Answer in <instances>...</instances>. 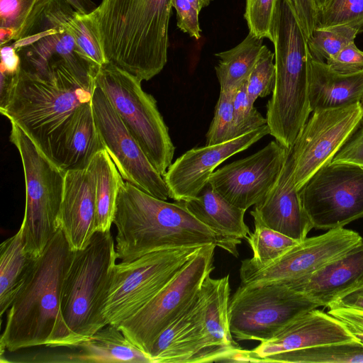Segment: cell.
I'll use <instances>...</instances> for the list:
<instances>
[{"instance_id": "cell-1", "label": "cell", "mask_w": 363, "mask_h": 363, "mask_svg": "<svg viewBox=\"0 0 363 363\" xmlns=\"http://www.w3.org/2000/svg\"><path fill=\"white\" fill-rule=\"evenodd\" d=\"M95 85L62 61L51 65L44 75L21 68L0 112L58 165L66 135L79 111L91 101Z\"/></svg>"}, {"instance_id": "cell-2", "label": "cell", "mask_w": 363, "mask_h": 363, "mask_svg": "<svg viewBox=\"0 0 363 363\" xmlns=\"http://www.w3.org/2000/svg\"><path fill=\"white\" fill-rule=\"evenodd\" d=\"M113 224L117 258L130 262L167 249L213 244L238 257V251L199 221L183 201L167 202L123 181Z\"/></svg>"}, {"instance_id": "cell-3", "label": "cell", "mask_w": 363, "mask_h": 363, "mask_svg": "<svg viewBox=\"0 0 363 363\" xmlns=\"http://www.w3.org/2000/svg\"><path fill=\"white\" fill-rule=\"evenodd\" d=\"M172 0H102L89 13L108 62L141 82L167 62Z\"/></svg>"}, {"instance_id": "cell-4", "label": "cell", "mask_w": 363, "mask_h": 363, "mask_svg": "<svg viewBox=\"0 0 363 363\" xmlns=\"http://www.w3.org/2000/svg\"><path fill=\"white\" fill-rule=\"evenodd\" d=\"M72 250L59 228L8 309L0 338L1 354L36 346L63 347L65 330L60 313L61 289Z\"/></svg>"}, {"instance_id": "cell-5", "label": "cell", "mask_w": 363, "mask_h": 363, "mask_svg": "<svg viewBox=\"0 0 363 363\" xmlns=\"http://www.w3.org/2000/svg\"><path fill=\"white\" fill-rule=\"evenodd\" d=\"M272 36L276 81L267 105V125L275 140L289 149L311 110L307 40L288 0H277Z\"/></svg>"}, {"instance_id": "cell-6", "label": "cell", "mask_w": 363, "mask_h": 363, "mask_svg": "<svg viewBox=\"0 0 363 363\" xmlns=\"http://www.w3.org/2000/svg\"><path fill=\"white\" fill-rule=\"evenodd\" d=\"M117 259L110 230L96 231L86 247L72 250L61 289L62 347L76 345L107 325L100 312L101 297Z\"/></svg>"}, {"instance_id": "cell-7", "label": "cell", "mask_w": 363, "mask_h": 363, "mask_svg": "<svg viewBox=\"0 0 363 363\" xmlns=\"http://www.w3.org/2000/svg\"><path fill=\"white\" fill-rule=\"evenodd\" d=\"M10 140L20 154L25 177L21 239L28 255L38 258L60 228L58 216L66 172L14 123H11Z\"/></svg>"}, {"instance_id": "cell-8", "label": "cell", "mask_w": 363, "mask_h": 363, "mask_svg": "<svg viewBox=\"0 0 363 363\" xmlns=\"http://www.w3.org/2000/svg\"><path fill=\"white\" fill-rule=\"evenodd\" d=\"M141 81L115 65L100 67L95 84L105 93L125 127L163 177L172 163L175 147L155 99Z\"/></svg>"}, {"instance_id": "cell-9", "label": "cell", "mask_w": 363, "mask_h": 363, "mask_svg": "<svg viewBox=\"0 0 363 363\" xmlns=\"http://www.w3.org/2000/svg\"><path fill=\"white\" fill-rule=\"evenodd\" d=\"M201 246L162 250L116 264L102 294L100 312L118 326L154 297Z\"/></svg>"}, {"instance_id": "cell-10", "label": "cell", "mask_w": 363, "mask_h": 363, "mask_svg": "<svg viewBox=\"0 0 363 363\" xmlns=\"http://www.w3.org/2000/svg\"><path fill=\"white\" fill-rule=\"evenodd\" d=\"M320 306L282 282L240 284L230 299V329L238 340L264 342Z\"/></svg>"}, {"instance_id": "cell-11", "label": "cell", "mask_w": 363, "mask_h": 363, "mask_svg": "<svg viewBox=\"0 0 363 363\" xmlns=\"http://www.w3.org/2000/svg\"><path fill=\"white\" fill-rule=\"evenodd\" d=\"M216 247L213 244L201 246L154 297L118 326L147 356L156 338L194 298L211 275L214 269Z\"/></svg>"}, {"instance_id": "cell-12", "label": "cell", "mask_w": 363, "mask_h": 363, "mask_svg": "<svg viewBox=\"0 0 363 363\" xmlns=\"http://www.w3.org/2000/svg\"><path fill=\"white\" fill-rule=\"evenodd\" d=\"M74 11L65 0H49L27 35L11 44L23 69L44 75L51 65L62 61L79 78L95 82L99 67L86 58L67 27Z\"/></svg>"}, {"instance_id": "cell-13", "label": "cell", "mask_w": 363, "mask_h": 363, "mask_svg": "<svg viewBox=\"0 0 363 363\" xmlns=\"http://www.w3.org/2000/svg\"><path fill=\"white\" fill-rule=\"evenodd\" d=\"M312 113L287 152L288 179L298 191L332 161L363 120L361 102Z\"/></svg>"}, {"instance_id": "cell-14", "label": "cell", "mask_w": 363, "mask_h": 363, "mask_svg": "<svg viewBox=\"0 0 363 363\" xmlns=\"http://www.w3.org/2000/svg\"><path fill=\"white\" fill-rule=\"evenodd\" d=\"M313 228H342L363 217V167L330 162L300 189Z\"/></svg>"}, {"instance_id": "cell-15", "label": "cell", "mask_w": 363, "mask_h": 363, "mask_svg": "<svg viewBox=\"0 0 363 363\" xmlns=\"http://www.w3.org/2000/svg\"><path fill=\"white\" fill-rule=\"evenodd\" d=\"M91 106L105 150L123 180L154 197L167 201L169 194L163 177L151 164L104 91L96 84Z\"/></svg>"}, {"instance_id": "cell-16", "label": "cell", "mask_w": 363, "mask_h": 363, "mask_svg": "<svg viewBox=\"0 0 363 363\" xmlns=\"http://www.w3.org/2000/svg\"><path fill=\"white\" fill-rule=\"evenodd\" d=\"M362 240L358 233L343 227L306 238L268 265L241 264V284L287 283L307 277Z\"/></svg>"}, {"instance_id": "cell-17", "label": "cell", "mask_w": 363, "mask_h": 363, "mask_svg": "<svg viewBox=\"0 0 363 363\" xmlns=\"http://www.w3.org/2000/svg\"><path fill=\"white\" fill-rule=\"evenodd\" d=\"M287 152L288 149L272 140L255 153L214 171L208 182L230 203L247 211L273 187Z\"/></svg>"}, {"instance_id": "cell-18", "label": "cell", "mask_w": 363, "mask_h": 363, "mask_svg": "<svg viewBox=\"0 0 363 363\" xmlns=\"http://www.w3.org/2000/svg\"><path fill=\"white\" fill-rule=\"evenodd\" d=\"M268 134L269 127L264 125L233 140L186 151L171 164L163 176L169 198L186 201L196 197L219 164Z\"/></svg>"}, {"instance_id": "cell-19", "label": "cell", "mask_w": 363, "mask_h": 363, "mask_svg": "<svg viewBox=\"0 0 363 363\" xmlns=\"http://www.w3.org/2000/svg\"><path fill=\"white\" fill-rule=\"evenodd\" d=\"M356 340L341 321L315 308L297 316L253 350L242 349V360L260 362L264 357L280 352Z\"/></svg>"}, {"instance_id": "cell-20", "label": "cell", "mask_w": 363, "mask_h": 363, "mask_svg": "<svg viewBox=\"0 0 363 363\" xmlns=\"http://www.w3.org/2000/svg\"><path fill=\"white\" fill-rule=\"evenodd\" d=\"M203 310V297L199 289L155 340L149 353L152 363L210 362Z\"/></svg>"}, {"instance_id": "cell-21", "label": "cell", "mask_w": 363, "mask_h": 363, "mask_svg": "<svg viewBox=\"0 0 363 363\" xmlns=\"http://www.w3.org/2000/svg\"><path fill=\"white\" fill-rule=\"evenodd\" d=\"M284 284L328 308L363 286V240L313 274Z\"/></svg>"}, {"instance_id": "cell-22", "label": "cell", "mask_w": 363, "mask_h": 363, "mask_svg": "<svg viewBox=\"0 0 363 363\" xmlns=\"http://www.w3.org/2000/svg\"><path fill=\"white\" fill-rule=\"evenodd\" d=\"M58 223L72 250L86 247L96 233L95 186L87 169L66 171Z\"/></svg>"}, {"instance_id": "cell-23", "label": "cell", "mask_w": 363, "mask_h": 363, "mask_svg": "<svg viewBox=\"0 0 363 363\" xmlns=\"http://www.w3.org/2000/svg\"><path fill=\"white\" fill-rule=\"evenodd\" d=\"M288 176L289 167L284 162L276 183L255 205L250 214L254 223L301 242L307 238L313 225L303 208L300 191L294 187Z\"/></svg>"}, {"instance_id": "cell-24", "label": "cell", "mask_w": 363, "mask_h": 363, "mask_svg": "<svg viewBox=\"0 0 363 363\" xmlns=\"http://www.w3.org/2000/svg\"><path fill=\"white\" fill-rule=\"evenodd\" d=\"M200 289L204 301L203 320L210 362H228L241 349L230 329L229 275L219 279L209 275Z\"/></svg>"}, {"instance_id": "cell-25", "label": "cell", "mask_w": 363, "mask_h": 363, "mask_svg": "<svg viewBox=\"0 0 363 363\" xmlns=\"http://www.w3.org/2000/svg\"><path fill=\"white\" fill-rule=\"evenodd\" d=\"M308 98L311 112L350 106L363 98V69L352 74L333 70L308 50Z\"/></svg>"}, {"instance_id": "cell-26", "label": "cell", "mask_w": 363, "mask_h": 363, "mask_svg": "<svg viewBox=\"0 0 363 363\" xmlns=\"http://www.w3.org/2000/svg\"><path fill=\"white\" fill-rule=\"evenodd\" d=\"M72 352L51 354L49 362L152 363L117 326L108 324L86 340L68 347Z\"/></svg>"}, {"instance_id": "cell-27", "label": "cell", "mask_w": 363, "mask_h": 363, "mask_svg": "<svg viewBox=\"0 0 363 363\" xmlns=\"http://www.w3.org/2000/svg\"><path fill=\"white\" fill-rule=\"evenodd\" d=\"M199 221L238 251L242 239L250 231L244 220L245 210L226 200L208 182L194 198L183 201Z\"/></svg>"}, {"instance_id": "cell-28", "label": "cell", "mask_w": 363, "mask_h": 363, "mask_svg": "<svg viewBox=\"0 0 363 363\" xmlns=\"http://www.w3.org/2000/svg\"><path fill=\"white\" fill-rule=\"evenodd\" d=\"M105 150L97 129L91 101L78 113L60 152L58 165L63 170L86 169L94 155Z\"/></svg>"}, {"instance_id": "cell-29", "label": "cell", "mask_w": 363, "mask_h": 363, "mask_svg": "<svg viewBox=\"0 0 363 363\" xmlns=\"http://www.w3.org/2000/svg\"><path fill=\"white\" fill-rule=\"evenodd\" d=\"M86 169L94 182L96 232L110 230L117 196L124 180L106 150L97 152Z\"/></svg>"}, {"instance_id": "cell-30", "label": "cell", "mask_w": 363, "mask_h": 363, "mask_svg": "<svg viewBox=\"0 0 363 363\" xmlns=\"http://www.w3.org/2000/svg\"><path fill=\"white\" fill-rule=\"evenodd\" d=\"M0 313L10 308L23 285L35 258L26 252L20 230L0 246Z\"/></svg>"}, {"instance_id": "cell-31", "label": "cell", "mask_w": 363, "mask_h": 363, "mask_svg": "<svg viewBox=\"0 0 363 363\" xmlns=\"http://www.w3.org/2000/svg\"><path fill=\"white\" fill-rule=\"evenodd\" d=\"M263 45L262 39L249 32L235 47L215 54L219 59L215 71L220 91H234L247 81Z\"/></svg>"}, {"instance_id": "cell-32", "label": "cell", "mask_w": 363, "mask_h": 363, "mask_svg": "<svg viewBox=\"0 0 363 363\" xmlns=\"http://www.w3.org/2000/svg\"><path fill=\"white\" fill-rule=\"evenodd\" d=\"M260 362L363 363V341L358 339L280 352L264 357Z\"/></svg>"}, {"instance_id": "cell-33", "label": "cell", "mask_w": 363, "mask_h": 363, "mask_svg": "<svg viewBox=\"0 0 363 363\" xmlns=\"http://www.w3.org/2000/svg\"><path fill=\"white\" fill-rule=\"evenodd\" d=\"M49 0H0V45L29 33Z\"/></svg>"}, {"instance_id": "cell-34", "label": "cell", "mask_w": 363, "mask_h": 363, "mask_svg": "<svg viewBox=\"0 0 363 363\" xmlns=\"http://www.w3.org/2000/svg\"><path fill=\"white\" fill-rule=\"evenodd\" d=\"M255 223V230L247 238L253 256L242 261L250 267H262L273 262L298 242L263 225Z\"/></svg>"}, {"instance_id": "cell-35", "label": "cell", "mask_w": 363, "mask_h": 363, "mask_svg": "<svg viewBox=\"0 0 363 363\" xmlns=\"http://www.w3.org/2000/svg\"><path fill=\"white\" fill-rule=\"evenodd\" d=\"M358 34L359 30L346 25L316 26L307 39L308 50L314 58L327 62L354 42Z\"/></svg>"}, {"instance_id": "cell-36", "label": "cell", "mask_w": 363, "mask_h": 363, "mask_svg": "<svg viewBox=\"0 0 363 363\" xmlns=\"http://www.w3.org/2000/svg\"><path fill=\"white\" fill-rule=\"evenodd\" d=\"M67 27L86 58L97 67L108 62L96 27L89 13L74 11Z\"/></svg>"}, {"instance_id": "cell-37", "label": "cell", "mask_w": 363, "mask_h": 363, "mask_svg": "<svg viewBox=\"0 0 363 363\" xmlns=\"http://www.w3.org/2000/svg\"><path fill=\"white\" fill-rule=\"evenodd\" d=\"M234 91H220L214 116L206 133V145L220 144L238 137L233 114Z\"/></svg>"}, {"instance_id": "cell-38", "label": "cell", "mask_w": 363, "mask_h": 363, "mask_svg": "<svg viewBox=\"0 0 363 363\" xmlns=\"http://www.w3.org/2000/svg\"><path fill=\"white\" fill-rule=\"evenodd\" d=\"M346 25L359 30L363 27V0H330L320 11L316 26Z\"/></svg>"}, {"instance_id": "cell-39", "label": "cell", "mask_w": 363, "mask_h": 363, "mask_svg": "<svg viewBox=\"0 0 363 363\" xmlns=\"http://www.w3.org/2000/svg\"><path fill=\"white\" fill-rule=\"evenodd\" d=\"M274 53L263 45L257 63L246 84L247 94L254 104L258 97L272 94L276 81Z\"/></svg>"}, {"instance_id": "cell-40", "label": "cell", "mask_w": 363, "mask_h": 363, "mask_svg": "<svg viewBox=\"0 0 363 363\" xmlns=\"http://www.w3.org/2000/svg\"><path fill=\"white\" fill-rule=\"evenodd\" d=\"M277 0H246L244 18L249 32L272 42V24Z\"/></svg>"}, {"instance_id": "cell-41", "label": "cell", "mask_w": 363, "mask_h": 363, "mask_svg": "<svg viewBox=\"0 0 363 363\" xmlns=\"http://www.w3.org/2000/svg\"><path fill=\"white\" fill-rule=\"evenodd\" d=\"M247 82L233 94V114L238 136L240 137L267 125V118L254 107L247 94Z\"/></svg>"}, {"instance_id": "cell-42", "label": "cell", "mask_w": 363, "mask_h": 363, "mask_svg": "<svg viewBox=\"0 0 363 363\" xmlns=\"http://www.w3.org/2000/svg\"><path fill=\"white\" fill-rule=\"evenodd\" d=\"M325 62L337 72L355 73L363 69V51L352 42Z\"/></svg>"}, {"instance_id": "cell-43", "label": "cell", "mask_w": 363, "mask_h": 363, "mask_svg": "<svg viewBox=\"0 0 363 363\" xmlns=\"http://www.w3.org/2000/svg\"><path fill=\"white\" fill-rule=\"evenodd\" d=\"M172 4L176 10L177 27L190 37L199 40L201 32L199 21V12L189 0H172Z\"/></svg>"}, {"instance_id": "cell-44", "label": "cell", "mask_w": 363, "mask_h": 363, "mask_svg": "<svg viewBox=\"0 0 363 363\" xmlns=\"http://www.w3.org/2000/svg\"><path fill=\"white\" fill-rule=\"evenodd\" d=\"M331 162L348 163L363 167V120Z\"/></svg>"}, {"instance_id": "cell-45", "label": "cell", "mask_w": 363, "mask_h": 363, "mask_svg": "<svg viewBox=\"0 0 363 363\" xmlns=\"http://www.w3.org/2000/svg\"><path fill=\"white\" fill-rule=\"evenodd\" d=\"M306 40L317 26L319 11L315 0H288Z\"/></svg>"}, {"instance_id": "cell-46", "label": "cell", "mask_w": 363, "mask_h": 363, "mask_svg": "<svg viewBox=\"0 0 363 363\" xmlns=\"http://www.w3.org/2000/svg\"><path fill=\"white\" fill-rule=\"evenodd\" d=\"M328 313L341 321L350 333L363 341V311L347 308H329Z\"/></svg>"}, {"instance_id": "cell-47", "label": "cell", "mask_w": 363, "mask_h": 363, "mask_svg": "<svg viewBox=\"0 0 363 363\" xmlns=\"http://www.w3.org/2000/svg\"><path fill=\"white\" fill-rule=\"evenodd\" d=\"M21 69V57L11 45L1 48V72L16 75Z\"/></svg>"}, {"instance_id": "cell-48", "label": "cell", "mask_w": 363, "mask_h": 363, "mask_svg": "<svg viewBox=\"0 0 363 363\" xmlns=\"http://www.w3.org/2000/svg\"><path fill=\"white\" fill-rule=\"evenodd\" d=\"M328 308H347L363 311V286L350 292Z\"/></svg>"}, {"instance_id": "cell-49", "label": "cell", "mask_w": 363, "mask_h": 363, "mask_svg": "<svg viewBox=\"0 0 363 363\" xmlns=\"http://www.w3.org/2000/svg\"><path fill=\"white\" fill-rule=\"evenodd\" d=\"M76 11L82 13L91 12L96 6L91 0H65Z\"/></svg>"}, {"instance_id": "cell-50", "label": "cell", "mask_w": 363, "mask_h": 363, "mask_svg": "<svg viewBox=\"0 0 363 363\" xmlns=\"http://www.w3.org/2000/svg\"><path fill=\"white\" fill-rule=\"evenodd\" d=\"M190 3L197 9L199 12L201 11V10L208 6L210 3L213 0H189Z\"/></svg>"}, {"instance_id": "cell-51", "label": "cell", "mask_w": 363, "mask_h": 363, "mask_svg": "<svg viewBox=\"0 0 363 363\" xmlns=\"http://www.w3.org/2000/svg\"><path fill=\"white\" fill-rule=\"evenodd\" d=\"M319 13L320 11L325 6L330 0H315Z\"/></svg>"}, {"instance_id": "cell-52", "label": "cell", "mask_w": 363, "mask_h": 363, "mask_svg": "<svg viewBox=\"0 0 363 363\" xmlns=\"http://www.w3.org/2000/svg\"><path fill=\"white\" fill-rule=\"evenodd\" d=\"M363 33V27L362 28V29L359 31V33Z\"/></svg>"}, {"instance_id": "cell-53", "label": "cell", "mask_w": 363, "mask_h": 363, "mask_svg": "<svg viewBox=\"0 0 363 363\" xmlns=\"http://www.w3.org/2000/svg\"><path fill=\"white\" fill-rule=\"evenodd\" d=\"M361 103H362V107H363V98H362V100Z\"/></svg>"}]
</instances>
